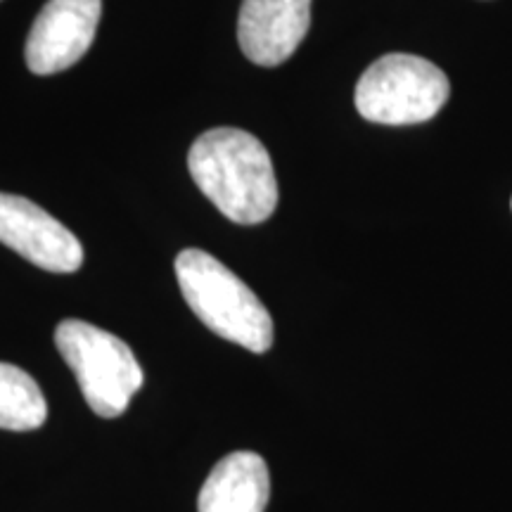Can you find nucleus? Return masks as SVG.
I'll list each match as a JSON object with an SVG mask.
<instances>
[{
    "label": "nucleus",
    "instance_id": "f257e3e1",
    "mask_svg": "<svg viewBox=\"0 0 512 512\" xmlns=\"http://www.w3.org/2000/svg\"><path fill=\"white\" fill-rule=\"evenodd\" d=\"M188 169L207 200L226 219L256 226L278 207V181L271 155L242 128H211L190 147Z\"/></svg>",
    "mask_w": 512,
    "mask_h": 512
},
{
    "label": "nucleus",
    "instance_id": "f03ea898",
    "mask_svg": "<svg viewBox=\"0 0 512 512\" xmlns=\"http://www.w3.org/2000/svg\"><path fill=\"white\" fill-rule=\"evenodd\" d=\"M176 278L195 316L228 342L254 354L273 347V320L259 297L202 249H183L176 256Z\"/></svg>",
    "mask_w": 512,
    "mask_h": 512
},
{
    "label": "nucleus",
    "instance_id": "7ed1b4c3",
    "mask_svg": "<svg viewBox=\"0 0 512 512\" xmlns=\"http://www.w3.org/2000/svg\"><path fill=\"white\" fill-rule=\"evenodd\" d=\"M55 344L76 375L83 399L100 418H119L143 387V368L131 347L112 332L69 318L57 325Z\"/></svg>",
    "mask_w": 512,
    "mask_h": 512
},
{
    "label": "nucleus",
    "instance_id": "20e7f679",
    "mask_svg": "<svg viewBox=\"0 0 512 512\" xmlns=\"http://www.w3.org/2000/svg\"><path fill=\"white\" fill-rule=\"evenodd\" d=\"M451 83L437 64L392 53L370 64L356 86V110L373 124L408 126L437 117Z\"/></svg>",
    "mask_w": 512,
    "mask_h": 512
},
{
    "label": "nucleus",
    "instance_id": "39448f33",
    "mask_svg": "<svg viewBox=\"0 0 512 512\" xmlns=\"http://www.w3.org/2000/svg\"><path fill=\"white\" fill-rule=\"evenodd\" d=\"M0 242L50 273H74L83 264L76 235L27 197L0 192Z\"/></svg>",
    "mask_w": 512,
    "mask_h": 512
},
{
    "label": "nucleus",
    "instance_id": "423d86ee",
    "mask_svg": "<svg viewBox=\"0 0 512 512\" xmlns=\"http://www.w3.org/2000/svg\"><path fill=\"white\" fill-rule=\"evenodd\" d=\"M102 0H48L29 31L27 67L38 76L57 74L93 46Z\"/></svg>",
    "mask_w": 512,
    "mask_h": 512
},
{
    "label": "nucleus",
    "instance_id": "0eeeda50",
    "mask_svg": "<svg viewBox=\"0 0 512 512\" xmlns=\"http://www.w3.org/2000/svg\"><path fill=\"white\" fill-rule=\"evenodd\" d=\"M311 24V0H245L238 41L247 60L278 67L302 46Z\"/></svg>",
    "mask_w": 512,
    "mask_h": 512
},
{
    "label": "nucleus",
    "instance_id": "6e6552de",
    "mask_svg": "<svg viewBox=\"0 0 512 512\" xmlns=\"http://www.w3.org/2000/svg\"><path fill=\"white\" fill-rule=\"evenodd\" d=\"M271 494L266 460L259 453L235 451L214 465L200 489V512H264Z\"/></svg>",
    "mask_w": 512,
    "mask_h": 512
},
{
    "label": "nucleus",
    "instance_id": "1a4fd4ad",
    "mask_svg": "<svg viewBox=\"0 0 512 512\" xmlns=\"http://www.w3.org/2000/svg\"><path fill=\"white\" fill-rule=\"evenodd\" d=\"M46 418V396L34 377L12 363H0V430H38Z\"/></svg>",
    "mask_w": 512,
    "mask_h": 512
}]
</instances>
